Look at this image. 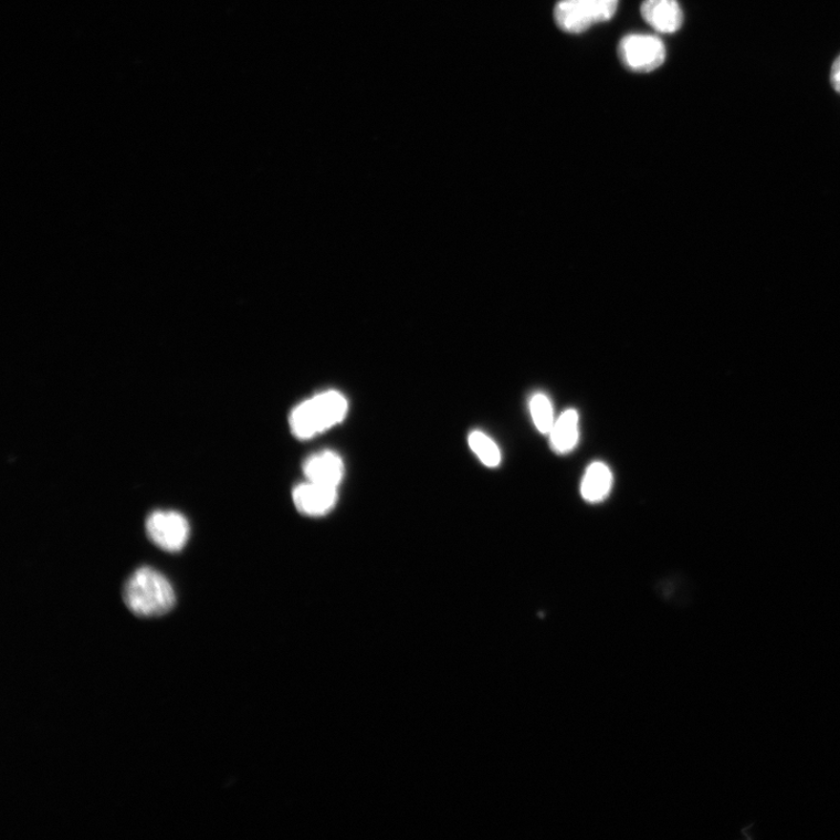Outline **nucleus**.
<instances>
[{
	"label": "nucleus",
	"mask_w": 840,
	"mask_h": 840,
	"mask_svg": "<svg viewBox=\"0 0 840 840\" xmlns=\"http://www.w3.org/2000/svg\"><path fill=\"white\" fill-rule=\"evenodd\" d=\"M123 600L138 618H158L170 613L177 603L170 580L150 566H141L125 581Z\"/></svg>",
	"instance_id": "1"
},
{
	"label": "nucleus",
	"mask_w": 840,
	"mask_h": 840,
	"mask_svg": "<svg viewBox=\"0 0 840 840\" xmlns=\"http://www.w3.org/2000/svg\"><path fill=\"white\" fill-rule=\"evenodd\" d=\"M348 402L339 391H325L314 396L291 412V431L298 439H311L335 426L346 418Z\"/></svg>",
	"instance_id": "2"
},
{
	"label": "nucleus",
	"mask_w": 840,
	"mask_h": 840,
	"mask_svg": "<svg viewBox=\"0 0 840 840\" xmlns=\"http://www.w3.org/2000/svg\"><path fill=\"white\" fill-rule=\"evenodd\" d=\"M619 0H559L554 17L559 30L580 34L596 24L611 20Z\"/></svg>",
	"instance_id": "3"
},
{
	"label": "nucleus",
	"mask_w": 840,
	"mask_h": 840,
	"mask_svg": "<svg viewBox=\"0 0 840 840\" xmlns=\"http://www.w3.org/2000/svg\"><path fill=\"white\" fill-rule=\"evenodd\" d=\"M622 65L634 73H650L665 61L662 40L649 34H629L622 38L618 48Z\"/></svg>",
	"instance_id": "4"
},
{
	"label": "nucleus",
	"mask_w": 840,
	"mask_h": 840,
	"mask_svg": "<svg viewBox=\"0 0 840 840\" xmlns=\"http://www.w3.org/2000/svg\"><path fill=\"white\" fill-rule=\"evenodd\" d=\"M146 534L164 552L179 553L189 537L187 518L172 511H156L146 518Z\"/></svg>",
	"instance_id": "5"
},
{
	"label": "nucleus",
	"mask_w": 840,
	"mask_h": 840,
	"mask_svg": "<svg viewBox=\"0 0 840 840\" xmlns=\"http://www.w3.org/2000/svg\"><path fill=\"white\" fill-rule=\"evenodd\" d=\"M338 501V487L321 485L307 481L293 491L294 506L308 516H321L330 512Z\"/></svg>",
	"instance_id": "6"
},
{
	"label": "nucleus",
	"mask_w": 840,
	"mask_h": 840,
	"mask_svg": "<svg viewBox=\"0 0 840 840\" xmlns=\"http://www.w3.org/2000/svg\"><path fill=\"white\" fill-rule=\"evenodd\" d=\"M641 14L651 28L661 33H675L683 25V11L678 0H644Z\"/></svg>",
	"instance_id": "7"
},
{
	"label": "nucleus",
	"mask_w": 840,
	"mask_h": 840,
	"mask_svg": "<svg viewBox=\"0 0 840 840\" xmlns=\"http://www.w3.org/2000/svg\"><path fill=\"white\" fill-rule=\"evenodd\" d=\"M304 473L307 481L339 487L345 475V464L338 453L325 451L306 460Z\"/></svg>",
	"instance_id": "8"
},
{
	"label": "nucleus",
	"mask_w": 840,
	"mask_h": 840,
	"mask_svg": "<svg viewBox=\"0 0 840 840\" xmlns=\"http://www.w3.org/2000/svg\"><path fill=\"white\" fill-rule=\"evenodd\" d=\"M552 449L558 454L570 453L579 440V414L577 410L564 411L550 431Z\"/></svg>",
	"instance_id": "9"
},
{
	"label": "nucleus",
	"mask_w": 840,
	"mask_h": 840,
	"mask_svg": "<svg viewBox=\"0 0 840 840\" xmlns=\"http://www.w3.org/2000/svg\"><path fill=\"white\" fill-rule=\"evenodd\" d=\"M613 485L611 470L603 462L596 461L588 466L581 482V496L590 503L603 501Z\"/></svg>",
	"instance_id": "10"
},
{
	"label": "nucleus",
	"mask_w": 840,
	"mask_h": 840,
	"mask_svg": "<svg viewBox=\"0 0 840 840\" xmlns=\"http://www.w3.org/2000/svg\"><path fill=\"white\" fill-rule=\"evenodd\" d=\"M531 413L537 430L543 434L550 433L554 424V408L548 396L537 392L531 398Z\"/></svg>",
	"instance_id": "11"
},
{
	"label": "nucleus",
	"mask_w": 840,
	"mask_h": 840,
	"mask_svg": "<svg viewBox=\"0 0 840 840\" xmlns=\"http://www.w3.org/2000/svg\"><path fill=\"white\" fill-rule=\"evenodd\" d=\"M472 451L487 468H497L501 462V452L494 441L485 433L474 431L469 437Z\"/></svg>",
	"instance_id": "12"
},
{
	"label": "nucleus",
	"mask_w": 840,
	"mask_h": 840,
	"mask_svg": "<svg viewBox=\"0 0 840 840\" xmlns=\"http://www.w3.org/2000/svg\"><path fill=\"white\" fill-rule=\"evenodd\" d=\"M830 81L832 88L840 94V55L832 63Z\"/></svg>",
	"instance_id": "13"
}]
</instances>
